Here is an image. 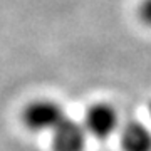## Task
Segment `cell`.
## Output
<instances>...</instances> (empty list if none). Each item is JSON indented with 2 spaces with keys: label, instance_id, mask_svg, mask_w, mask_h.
Returning a JSON list of instances; mask_svg holds the SVG:
<instances>
[{
  "label": "cell",
  "instance_id": "obj_3",
  "mask_svg": "<svg viewBox=\"0 0 151 151\" xmlns=\"http://www.w3.org/2000/svg\"><path fill=\"white\" fill-rule=\"evenodd\" d=\"M50 139L52 151H84L87 143V131L82 123H76L70 118H65L55 128Z\"/></svg>",
  "mask_w": 151,
  "mask_h": 151
},
{
  "label": "cell",
  "instance_id": "obj_5",
  "mask_svg": "<svg viewBox=\"0 0 151 151\" xmlns=\"http://www.w3.org/2000/svg\"><path fill=\"white\" fill-rule=\"evenodd\" d=\"M150 113H151V108H150Z\"/></svg>",
  "mask_w": 151,
  "mask_h": 151
},
{
  "label": "cell",
  "instance_id": "obj_1",
  "mask_svg": "<svg viewBox=\"0 0 151 151\" xmlns=\"http://www.w3.org/2000/svg\"><path fill=\"white\" fill-rule=\"evenodd\" d=\"M22 123L32 133H52L65 118L64 106L54 99H34L22 109Z\"/></svg>",
  "mask_w": 151,
  "mask_h": 151
},
{
  "label": "cell",
  "instance_id": "obj_4",
  "mask_svg": "<svg viewBox=\"0 0 151 151\" xmlns=\"http://www.w3.org/2000/svg\"><path fill=\"white\" fill-rule=\"evenodd\" d=\"M119 129V143L123 151H151V131L145 124L133 121Z\"/></svg>",
  "mask_w": 151,
  "mask_h": 151
},
{
  "label": "cell",
  "instance_id": "obj_2",
  "mask_svg": "<svg viewBox=\"0 0 151 151\" xmlns=\"http://www.w3.org/2000/svg\"><path fill=\"white\" fill-rule=\"evenodd\" d=\"M82 124L87 134L96 139H106L119 129V113L111 103L99 101L87 108Z\"/></svg>",
  "mask_w": 151,
  "mask_h": 151
}]
</instances>
